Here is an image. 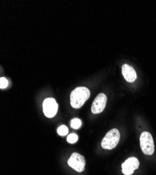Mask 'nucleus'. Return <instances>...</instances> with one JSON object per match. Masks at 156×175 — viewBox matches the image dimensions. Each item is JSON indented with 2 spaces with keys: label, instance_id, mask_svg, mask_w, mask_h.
<instances>
[{
  "label": "nucleus",
  "instance_id": "obj_1",
  "mask_svg": "<svg viewBox=\"0 0 156 175\" xmlns=\"http://www.w3.org/2000/svg\"><path fill=\"white\" fill-rule=\"evenodd\" d=\"M90 90L85 87H78L71 92L70 103L74 109H79L90 97Z\"/></svg>",
  "mask_w": 156,
  "mask_h": 175
},
{
  "label": "nucleus",
  "instance_id": "obj_2",
  "mask_svg": "<svg viewBox=\"0 0 156 175\" xmlns=\"http://www.w3.org/2000/svg\"><path fill=\"white\" fill-rule=\"evenodd\" d=\"M120 140V132L117 129L111 130L107 132L102 141V146L103 149L111 150L117 146Z\"/></svg>",
  "mask_w": 156,
  "mask_h": 175
},
{
  "label": "nucleus",
  "instance_id": "obj_3",
  "mask_svg": "<svg viewBox=\"0 0 156 175\" xmlns=\"http://www.w3.org/2000/svg\"><path fill=\"white\" fill-rule=\"evenodd\" d=\"M140 146L144 154L151 156L154 153L153 139L151 134L148 132H143L140 136Z\"/></svg>",
  "mask_w": 156,
  "mask_h": 175
},
{
  "label": "nucleus",
  "instance_id": "obj_4",
  "mask_svg": "<svg viewBox=\"0 0 156 175\" xmlns=\"http://www.w3.org/2000/svg\"><path fill=\"white\" fill-rule=\"evenodd\" d=\"M67 163L70 167L78 172H81L84 170L85 165V158L78 153L72 154Z\"/></svg>",
  "mask_w": 156,
  "mask_h": 175
},
{
  "label": "nucleus",
  "instance_id": "obj_5",
  "mask_svg": "<svg viewBox=\"0 0 156 175\" xmlns=\"http://www.w3.org/2000/svg\"><path fill=\"white\" fill-rule=\"evenodd\" d=\"M58 109V104L54 98H47L43 101V111L46 117H54L57 114Z\"/></svg>",
  "mask_w": 156,
  "mask_h": 175
},
{
  "label": "nucleus",
  "instance_id": "obj_6",
  "mask_svg": "<svg viewBox=\"0 0 156 175\" xmlns=\"http://www.w3.org/2000/svg\"><path fill=\"white\" fill-rule=\"evenodd\" d=\"M107 97L105 95V94L100 93L95 97V100L93 101L92 104L91 111L92 113L94 114H100L103 112L104 109L106 104H107Z\"/></svg>",
  "mask_w": 156,
  "mask_h": 175
},
{
  "label": "nucleus",
  "instance_id": "obj_7",
  "mask_svg": "<svg viewBox=\"0 0 156 175\" xmlns=\"http://www.w3.org/2000/svg\"><path fill=\"white\" fill-rule=\"evenodd\" d=\"M139 167L138 159L135 157H132L127 159L122 164V172L125 175H131L133 174L135 169Z\"/></svg>",
  "mask_w": 156,
  "mask_h": 175
},
{
  "label": "nucleus",
  "instance_id": "obj_8",
  "mask_svg": "<svg viewBox=\"0 0 156 175\" xmlns=\"http://www.w3.org/2000/svg\"><path fill=\"white\" fill-rule=\"evenodd\" d=\"M122 73L125 79L129 83H132L137 79V73L134 68L130 65L125 64L122 67Z\"/></svg>",
  "mask_w": 156,
  "mask_h": 175
},
{
  "label": "nucleus",
  "instance_id": "obj_9",
  "mask_svg": "<svg viewBox=\"0 0 156 175\" xmlns=\"http://www.w3.org/2000/svg\"><path fill=\"white\" fill-rule=\"evenodd\" d=\"M81 125V121L78 119H74L71 121V127L74 129H78Z\"/></svg>",
  "mask_w": 156,
  "mask_h": 175
},
{
  "label": "nucleus",
  "instance_id": "obj_10",
  "mask_svg": "<svg viewBox=\"0 0 156 175\" xmlns=\"http://www.w3.org/2000/svg\"><path fill=\"white\" fill-rule=\"evenodd\" d=\"M69 130L66 125H60L58 128V133L60 136H65L68 134Z\"/></svg>",
  "mask_w": 156,
  "mask_h": 175
},
{
  "label": "nucleus",
  "instance_id": "obj_11",
  "mask_svg": "<svg viewBox=\"0 0 156 175\" xmlns=\"http://www.w3.org/2000/svg\"><path fill=\"white\" fill-rule=\"evenodd\" d=\"M78 139V136H77L76 134L72 133L71 134H69V135L67 137V142L69 143H70V144H74V143L77 142Z\"/></svg>",
  "mask_w": 156,
  "mask_h": 175
},
{
  "label": "nucleus",
  "instance_id": "obj_12",
  "mask_svg": "<svg viewBox=\"0 0 156 175\" xmlns=\"http://www.w3.org/2000/svg\"><path fill=\"white\" fill-rule=\"evenodd\" d=\"M8 85H9V82H8L7 79L4 77H1V79H0V88H5L8 86Z\"/></svg>",
  "mask_w": 156,
  "mask_h": 175
}]
</instances>
